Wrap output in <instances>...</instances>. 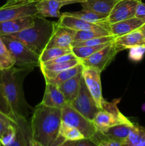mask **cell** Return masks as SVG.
Segmentation results:
<instances>
[{
  "label": "cell",
  "mask_w": 145,
  "mask_h": 146,
  "mask_svg": "<svg viewBox=\"0 0 145 146\" xmlns=\"http://www.w3.org/2000/svg\"><path fill=\"white\" fill-rule=\"evenodd\" d=\"M61 121V109L40 104L33 111L30 122L31 138L44 146L60 145L63 143L59 138Z\"/></svg>",
  "instance_id": "obj_1"
},
{
  "label": "cell",
  "mask_w": 145,
  "mask_h": 146,
  "mask_svg": "<svg viewBox=\"0 0 145 146\" xmlns=\"http://www.w3.org/2000/svg\"><path fill=\"white\" fill-rule=\"evenodd\" d=\"M31 68L15 67L0 70V87L7 97L16 118L23 116L27 118L28 105L23 91V81Z\"/></svg>",
  "instance_id": "obj_2"
},
{
  "label": "cell",
  "mask_w": 145,
  "mask_h": 146,
  "mask_svg": "<svg viewBox=\"0 0 145 146\" xmlns=\"http://www.w3.org/2000/svg\"><path fill=\"white\" fill-rule=\"evenodd\" d=\"M54 21H48L42 17L36 15L34 24L31 27L18 33L3 36L18 40L25 44L38 56L46 47L53 31Z\"/></svg>",
  "instance_id": "obj_3"
},
{
  "label": "cell",
  "mask_w": 145,
  "mask_h": 146,
  "mask_svg": "<svg viewBox=\"0 0 145 146\" xmlns=\"http://www.w3.org/2000/svg\"><path fill=\"white\" fill-rule=\"evenodd\" d=\"M119 99H115L111 102L105 101L102 108L97 113L93 122L97 131L103 133L108 128L119 124H130L132 121L121 113L117 107Z\"/></svg>",
  "instance_id": "obj_4"
},
{
  "label": "cell",
  "mask_w": 145,
  "mask_h": 146,
  "mask_svg": "<svg viewBox=\"0 0 145 146\" xmlns=\"http://www.w3.org/2000/svg\"><path fill=\"white\" fill-rule=\"evenodd\" d=\"M1 36L9 51L14 57L15 66L19 68L31 69L40 66L39 56L31 51L25 44L18 40L7 38L3 36Z\"/></svg>",
  "instance_id": "obj_5"
},
{
  "label": "cell",
  "mask_w": 145,
  "mask_h": 146,
  "mask_svg": "<svg viewBox=\"0 0 145 146\" xmlns=\"http://www.w3.org/2000/svg\"><path fill=\"white\" fill-rule=\"evenodd\" d=\"M61 121L79 130L85 138L92 140L98 133L92 121L85 118L68 104L61 109Z\"/></svg>",
  "instance_id": "obj_6"
},
{
  "label": "cell",
  "mask_w": 145,
  "mask_h": 146,
  "mask_svg": "<svg viewBox=\"0 0 145 146\" xmlns=\"http://www.w3.org/2000/svg\"><path fill=\"white\" fill-rule=\"evenodd\" d=\"M70 105L85 118L92 121L100 109L88 91L83 78L81 80L80 87L76 98Z\"/></svg>",
  "instance_id": "obj_7"
},
{
  "label": "cell",
  "mask_w": 145,
  "mask_h": 146,
  "mask_svg": "<svg viewBox=\"0 0 145 146\" xmlns=\"http://www.w3.org/2000/svg\"><path fill=\"white\" fill-rule=\"evenodd\" d=\"M121 51L113 41L80 62L84 67H90L102 72Z\"/></svg>",
  "instance_id": "obj_8"
},
{
  "label": "cell",
  "mask_w": 145,
  "mask_h": 146,
  "mask_svg": "<svg viewBox=\"0 0 145 146\" xmlns=\"http://www.w3.org/2000/svg\"><path fill=\"white\" fill-rule=\"evenodd\" d=\"M100 74V71L95 68L83 66L82 71V78H84L88 91L93 97L97 105L101 109L102 104L105 100L102 96Z\"/></svg>",
  "instance_id": "obj_9"
},
{
  "label": "cell",
  "mask_w": 145,
  "mask_h": 146,
  "mask_svg": "<svg viewBox=\"0 0 145 146\" xmlns=\"http://www.w3.org/2000/svg\"><path fill=\"white\" fill-rule=\"evenodd\" d=\"M139 0H119L107 17L109 25L134 17Z\"/></svg>",
  "instance_id": "obj_10"
},
{
  "label": "cell",
  "mask_w": 145,
  "mask_h": 146,
  "mask_svg": "<svg viewBox=\"0 0 145 146\" xmlns=\"http://www.w3.org/2000/svg\"><path fill=\"white\" fill-rule=\"evenodd\" d=\"M38 15L36 3L6 5L0 7V22L21 17Z\"/></svg>",
  "instance_id": "obj_11"
},
{
  "label": "cell",
  "mask_w": 145,
  "mask_h": 146,
  "mask_svg": "<svg viewBox=\"0 0 145 146\" xmlns=\"http://www.w3.org/2000/svg\"><path fill=\"white\" fill-rule=\"evenodd\" d=\"M75 31L72 29L61 26L58 22L54 21L53 34L45 48H72Z\"/></svg>",
  "instance_id": "obj_12"
},
{
  "label": "cell",
  "mask_w": 145,
  "mask_h": 146,
  "mask_svg": "<svg viewBox=\"0 0 145 146\" xmlns=\"http://www.w3.org/2000/svg\"><path fill=\"white\" fill-rule=\"evenodd\" d=\"M58 24L63 27L72 29L75 31H90V30H109V27L100 24H92L86 21L69 15L66 12L61 14Z\"/></svg>",
  "instance_id": "obj_13"
},
{
  "label": "cell",
  "mask_w": 145,
  "mask_h": 146,
  "mask_svg": "<svg viewBox=\"0 0 145 146\" xmlns=\"http://www.w3.org/2000/svg\"><path fill=\"white\" fill-rule=\"evenodd\" d=\"M15 129L16 135L14 141L7 146H30L31 131L30 123L27 121V118L23 116L17 117Z\"/></svg>",
  "instance_id": "obj_14"
},
{
  "label": "cell",
  "mask_w": 145,
  "mask_h": 146,
  "mask_svg": "<svg viewBox=\"0 0 145 146\" xmlns=\"http://www.w3.org/2000/svg\"><path fill=\"white\" fill-rule=\"evenodd\" d=\"M34 17L35 16H28L1 21L0 22V36L15 34L31 27L34 24Z\"/></svg>",
  "instance_id": "obj_15"
},
{
  "label": "cell",
  "mask_w": 145,
  "mask_h": 146,
  "mask_svg": "<svg viewBox=\"0 0 145 146\" xmlns=\"http://www.w3.org/2000/svg\"><path fill=\"white\" fill-rule=\"evenodd\" d=\"M45 83V92L41 104L47 107L62 109L63 107L67 104L63 93L58 86L48 82Z\"/></svg>",
  "instance_id": "obj_16"
},
{
  "label": "cell",
  "mask_w": 145,
  "mask_h": 146,
  "mask_svg": "<svg viewBox=\"0 0 145 146\" xmlns=\"http://www.w3.org/2000/svg\"><path fill=\"white\" fill-rule=\"evenodd\" d=\"M68 4H69L66 1L59 0H41L36 3V7L38 15L40 17L60 19L61 17L60 9L62 7Z\"/></svg>",
  "instance_id": "obj_17"
},
{
  "label": "cell",
  "mask_w": 145,
  "mask_h": 146,
  "mask_svg": "<svg viewBox=\"0 0 145 146\" xmlns=\"http://www.w3.org/2000/svg\"><path fill=\"white\" fill-rule=\"evenodd\" d=\"M144 24L145 21L134 17L110 24L109 26V30L112 36L117 37L139 29Z\"/></svg>",
  "instance_id": "obj_18"
},
{
  "label": "cell",
  "mask_w": 145,
  "mask_h": 146,
  "mask_svg": "<svg viewBox=\"0 0 145 146\" xmlns=\"http://www.w3.org/2000/svg\"><path fill=\"white\" fill-rule=\"evenodd\" d=\"M119 0H85L80 3L82 9L93 11L107 17Z\"/></svg>",
  "instance_id": "obj_19"
},
{
  "label": "cell",
  "mask_w": 145,
  "mask_h": 146,
  "mask_svg": "<svg viewBox=\"0 0 145 146\" xmlns=\"http://www.w3.org/2000/svg\"><path fill=\"white\" fill-rule=\"evenodd\" d=\"M82 78V75L81 72L58 86L63 94L67 104H71L76 98L79 92Z\"/></svg>",
  "instance_id": "obj_20"
},
{
  "label": "cell",
  "mask_w": 145,
  "mask_h": 146,
  "mask_svg": "<svg viewBox=\"0 0 145 146\" xmlns=\"http://www.w3.org/2000/svg\"><path fill=\"white\" fill-rule=\"evenodd\" d=\"M145 39L139 29L132 32L128 33L125 35L117 36L115 38L114 42L122 50L129 49L136 46H144Z\"/></svg>",
  "instance_id": "obj_21"
},
{
  "label": "cell",
  "mask_w": 145,
  "mask_h": 146,
  "mask_svg": "<svg viewBox=\"0 0 145 146\" xmlns=\"http://www.w3.org/2000/svg\"><path fill=\"white\" fill-rule=\"evenodd\" d=\"M80 63V61L77 58V59L65 61V62L56 63V64H48V65H41L39 67L41 68L45 80L48 81V80L56 76L58 74L62 71L75 66Z\"/></svg>",
  "instance_id": "obj_22"
},
{
  "label": "cell",
  "mask_w": 145,
  "mask_h": 146,
  "mask_svg": "<svg viewBox=\"0 0 145 146\" xmlns=\"http://www.w3.org/2000/svg\"><path fill=\"white\" fill-rule=\"evenodd\" d=\"M134 125V123L130 124H119L108 128L107 131L101 133L107 139L122 141L125 143V141L127 138Z\"/></svg>",
  "instance_id": "obj_23"
},
{
  "label": "cell",
  "mask_w": 145,
  "mask_h": 146,
  "mask_svg": "<svg viewBox=\"0 0 145 146\" xmlns=\"http://www.w3.org/2000/svg\"><path fill=\"white\" fill-rule=\"evenodd\" d=\"M69 15L75 17L76 18L86 21L88 22L92 23V24H100V25L106 26L109 27V24L107 22V16L103 14H98L93 11H88V10L82 9L78 11H73V12H66Z\"/></svg>",
  "instance_id": "obj_24"
},
{
  "label": "cell",
  "mask_w": 145,
  "mask_h": 146,
  "mask_svg": "<svg viewBox=\"0 0 145 146\" xmlns=\"http://www.w3.org/2000/svg\"><path fill=\"white\" fill-rule=\"evenodd\" d=\"M82 69H83V66L80 63V64H78L75 66L68 68V69L62 71V72L58 74L54 78L48 80V81H45V82L51 83V84L59 86L60 85L63 84L64 82L67 81L68 80L71 79V78H73L74 76H75L78 74L82 72Z\"/></svg>",
  "instance_id": "obj_25"
},
{
  "label": "cell",
  "mask_w": 145,
  "mask_h": 146,
  "mask_svg": "<svg viewBox=\"0 0 145 146\" xmlns=\"http://www.w3.org/2000/svg\"><path fill=\"white\" fill-rule=\"evenodd\" d=\"M59 138L63 142L65 141H77L85 138L80 131L75 127L70 125L61 121V127L59 130Z\"/></svg>",
  "instance_id": "obj_26"
},
{
  "label": "cell",
  "mask_w": 145,
  "mask_h": 146,
  "mask_svg": "<svg viewBox=\"0 0 145 146\" xmlns=\"http://www.w3.org/2000/svg\"><path fill=\"white\" fill-rule=\"evenodd\" d=\"M72 48H61V47H51L45 48L39 56L40 65L44 63L54 59L61 56L72 53Z\"/></svg>",
  "instance_id": "obj_27"
},
{
  "label": "cell",
  "mask_w": 145,
  "mask_h": 146,
  "mask_svg": "<svg viewBox=\"0 0 145 146\" xmlns=\"http://www.w3.org/2000/svg\"><path fill=\"white\" fill-rule=\"evenodd\" d=\"M15 66V61L0 36V70L8 69Z\"/></svg>",
  "instance_id": "obj_28"
},
{
  "label": "cell",
  "mask_w": 145,
  "mask_h": 146,
  "mask_svg": "<svg viewBox=\"0 0 145 146\" xmlns=\"http://www.w3.org/2000/svg\"><path fill=\"white\" fill-rule=\"evenodd\" d=\"M145 139V128L135 124L129 132L124 146H134Z\"/></svg>",
  "instance_id": "obj_29"
},
{
  "label": "cell",
  "mask_w": 145,
  "mask_h": 146,
  "mask_svg": "<svg viewBox=\"0 0 145 146\" xmlns=\"http://www.w3.org/2000/svg\"><path fill=\"white\" fill-rule=\"evenodd\" d=\"M111 43V42H110ZM108 44H100L98 46H73L72 47V53L75 54V56L80 60L85 59L88 57L90 56L92 54L98 51V50L101 49L105 47Z\"/></svg>",
  "instance_id": "obj_30"
},
{
  "label": "cell",
  "mask_w": 145,
  "mask_h": 146,
  "mask_svg": "<svg viewBox=\"0 0 145 146\" xmlns=\"http://www.w3.org/2000/svg\"><path fill=\"white\" fill-rule=\"evenodd\" d=\"M112 35L109 30H90V31H76L73 41H82L105 36Z\"/></svg>",
  "instance_id": "obj_31"
},
{
  "label": "cell",
  "mask_w": 145,
  "mask_h": 146,
  "mask_svg": "<svg viewBox=\"0 0 145 146\" xmlns=\"http://www.w3.org/2000/svg\"><path fill=\"white\" fill-rule=\"evenodd\" d=\"M116 38L112 35L98 37L92 39L85 40L82 41H73L72 44V47L73 46H98L100 44H109L115 40Z\"/></svg>",
  "instance_id": "obj_32"
},
{
  "label": "cell",
  "mask_w": 145,
  "mask_h": 146,
  "mask_svg": "<svg viewBox=\"0 0 145 146\" xmlns=\"http://www.w3.org/2000/svg\"><path fill=\"white\" fill-rule=\"evenodd\" d=\"M0 113L7 115L12 121L16 122V118L14 115V111L1 87H0Z\"/></svg>",
  "instance_id": "obj_33"
},
{
  "label": "cell",
  "mask_w": 145,
  "mask_h": 146,
  "mask_svg": "<svg viewBox=\"0 0 145 146\" xmlns=\"http://www.w3.org/2000/svg\"><path fill=\"white\" fill-rule=\"evenodd\" d=\"M129 50V58L131 61L139 62L143 59L145 54V46H136Z\"/></svg>",
  "instance_id": "obj_34"
},
{
  "label": "cell",
  "mask_w": 145,
  "mask_h": 146,
  "mask_svg": "<svg viewBox=\"0 0 145 146\" xmlns=\"http://www.w3.org/2000/svg\"><path fill=\"white\" fill-rule=\"evenodd\" d=\"M15 125L0 120V141Z\"/></svg>",
  "instance_id": "obj_35"
},
{
  "label": "cell",
  "mask_w": 145,
  "mask_h": 146,
  "mask_svg": "<svg viewBox=\"0 0 145 146\" xmlns=\"http://www.w3.org/2000/svg\"><path fill=\"white\" fill-rule=\"evenodd\" d=\"M134 17L145 21V3L142 2V0H139L136 5Z\"/></svg>",
  "instance_id": "obj_36"
},
{
  "label": "cell",
  "mask_w": 145,
  "mask_h": 146,
  "mask_svg": "<svg viewBox=\"0 0 145 146\" xmlns=\"http://www.w3.org/2000/svg\"><path fill=\"white\" fill-rule=\"evenodd\" d=\"M75 146H98V144L91 139L83 138L77 141Z\"/></svg>",
  "instance_id": "obj_37"
},
{
  "label": "cell",
  "mask_w": 145,
  "mask_h": 146,
  "mask_svg": "<svg viewBox=\"0 0 145 146\" xmlns=\"http://www.w3.org/2000/svg\"><path fill=\"white\" fill-rule=\"evenodd\" d=\"M41 0H7L6 5H14V4H28V3H36Z\"/></svg>",
  "instance_id": "obj_38"
},
{
  "label": "cell",
  "mask_w": 145,
  "mask_h": 146,
  "mask_svg": "<svg viewBox=\"0 0 145 146\" xmlns=\"http://www.w3.org/2000/svg\"><path fill=\"white\" fill-rule=\"evenodd\" d=\"M0 120H1V121H5V122H7V123H9L13 124V125H14L16 124V122L12 121L11 118H9V117H7V115H4V114L1 113H0Z\"/></svg>",
  "instance_id": "obj_39"
},
{
  "label": "cell",
  "mask_w": 145,
  "mask_h": 146,
  "mask_svg": "<svg viewBox=\"0 0 145 146\" xmlns=\"http://www.w3.org/2000/svg\"><path fill=\"white\" fill-rule=\"evenodd\" d=\"M77 141H66L65 142L63 143L62 144H61L58 146H75L76 145Z\"/></svg>",
  "instance_id": "obj_40"
},
{
  "label": "cell",
  "mask_w": 145,
  "mask_h": 146,
  "mask_svg": "<svg viewBox=\"0 0 145 146\" xmlns=\"http://www.w3.org/2000/svg\"><path fill=\"white\" fill-rule=\"evenodd\" d=\"M59 1H66L69 4H74V3H81L82 1H84L85 0H59Z\"/></svg>",
  "instance_id": "obj_41"
},
{
  "label": "cell",
  "mask_w": 145,
  "mask_h": 146,
  "mask_svg": "<svg viewBox=\"0 0 145 146\" xmlns=\"http://www.w3.org/2000/svg\"><path fill=\"white\" fill-rule=\"evenodd\" d=\"M30 146H44V145H41V143H39L38 142L34 141V140H33L32 138H31V142H30Z\"/></svg>",
  "instance_id": "obj_42"
},
{
  "label": "cell",
  "mask_w": 145,
  "mask_h": 146,
  "mask_svg": "<svg viewBox=\"0 0 145 146\" xmlns=\"http://www.w3.org/2000/svg\"><path fill=\"white\" fill-rule=\"evenodd\" d=\"M139 31H140L141 34H142V36H143L144 38V39H145V24H144V25L142 26V27H141L139 29Z\"/></svg>",
  "instance_id": "obj_43"
},
{
  "label": "cell",
  "mask_w": 145,
  "mask_h": 146,
  "mask_svg": "<svg viewBox=\"0 0 145 146\" xmlns=\"http://www.w3.org/2000/svg\"><path fill=\"white\" fill-rule=\"evenodd\" d=\"M134 146H145V139L144 140V141H142V142L136 144V145Z\"/></svg>",
  "instance_id": "obj_44"
},
{
  "label": "cell",
  "mask_w": 145,
  "mask_h": 146,
  "mask_svg": "<svg viewBox=\"0 0 145 146\" xmlns=\"http://www.w3.org/2000/svg\"><path fill=\"white\" fill-rule=\"evenodd\" d=\"M98 146H104V145H102V143H99V144H98Z\"/></svg>",
  "instance_id": "obj_45"
},
{
  "label": "cell",
  "mask_w": 145,
  "mask_h": 146,
  "mask_svg": "<svg viewBox=\"0 0 145 146\" xmlns=\"http://www.w3.org/2000/svg\"><path fill=\"white\" fill-rule=\"evenodd\" d=\"M144 46H145V41H144Z\"/></svg>",
  "instance_id": "obj_46"
}]
</instances>
